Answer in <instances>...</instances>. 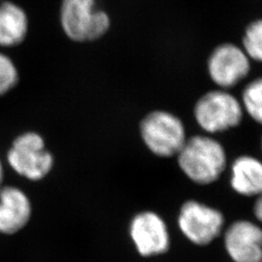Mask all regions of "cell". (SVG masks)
<instances>
[{
	"instance_id": "obj_1",
	"label": "cell",
	"mask_w": 262,
	"mask_h": 262,
	"mask_svg": "<svg viewBox=\"0 0 262 262\" xmlns=\"http://www.w3.org/2000/svg\"><path fill=\"white\" fill-rule=\"evenodd\" d=\"M176 157L181 171L191 182L201 186L215 183L227 165L225 147L208 135L187 138Z\"/></svg>"
},
{
	"instance_id": "obj_2",
	"label": "cell",
	"mask_w": 262,
	"mask_h": 262,
	"mask_svg": "<svg viewBox=\"0 0 262 262\" xmlns=\"http://www.w3.org/2000/svg\"><path fill=\"white\" fill-rule=\"evenodd\" d=\"M244 113L240 99L229 91L217 88L202 94L193 107L195 122L209 134L237 127L243 121Z\"/></svg>"
},
{
	"instance_id": "obj_3",
	"label": "cell",
	"mask_w": 262,
	"mask_h": 262,
	"mask_svg": "<svg viewBox=\"0 0 262 262\" xmlns=\"http://www.w3.org/2000/svg\"><path fill=\"white\" fill-rule=\"evenodd\" d=\"M140 134L150 152L165 159L177 156L187 139L184 122L165 110L149 113L141 122Z\"/></svg>"
},
{
	"instance_id": "obj_4",
	"label": "cell",
	"mask_w": 262,
	"mask_h": 262,
	"mask_svg": "<svg viewBox=\"0 0 262 262\" xmlns=\"http://www.w3.org/2000/svg\"><path fill=\"white\" fill-rule=\"evenodd\" d=\"M60 21L74 41H93L103 36L111 25L109 16L96 8L95 0H62Z\"/></svg>"
},
{
	"instance_id": "obj_5",
	"label": "cell",
	"mask_w": 262,
	"mask_h": 262,
	"mask_svg": "<svg viewBox=\"0 0 262 262\" xmlns=\"http://www.w3.org/2000/svg\"><path fill=\"white\" fill-rule=\"evenodd\" d=\"M206 68L210 80L217 89L229 91L250 75L252 60L241 45L224 42L211 51Z\"/></svg>"
},
{
	"instance_id": "obj_6",
	"label": "cell",
	"mask_w": 262,
	"mask_h": 262,
	"mask_svg": "<svg viewBox=\"0 0 262 262\" xmlns=\"http://www.w3.org/2000/svg\"><path fill=\"white\" fill-rule=\"evenodd\" d=\"M224 214L214 207L197 200H187L179 211L178 227L190 243L207 246L222 234Z\"/></svg>"
},
{
	"instance_id": "obj_7",
	"label": "cell",
	"mask_w": 262,
	"mask_h": 262,
	"mask_svg": "<svg viewBox=\"0 0 262 262\" xmlns=\"http://www.w3.org/2000/svg\"><path fill=\"white\" fill-rule=\"evenodd\" d=\"M7 160L19 175L31 181L45 178L54 165L52 154L46 150L43 138L35 132H27L16 138Z\"/></svg>"
},
{
	"instance_id": "obj_8",
	"label": "cell",
	"mask_w": 262,
	"mask_h": 262,
	"mask_svg": "<svg viewBox=\"0 0 262 262\" xmlns=\"http://www.w3.org/2000/svg\"><path fill=\"white\" fill-rule=\"evenodd\" d=\"M129 235L137 252L144 257L160 255L170 249L168 226L156 212L143 211L134 215Z\"/></svg>"
},
{
	"instance_id": "obj_9",
	"label": "cell",
	"mask_w": 262,
	"mask_h": 262,
	"mask_svg": "<svg viewBox=\"0 0 262 262\" xmlns=\"http://www.w3.org/2000/svg\"><path fill=\"white\" fill-rule=\"evenodd\" d=\"M224 245L234 262H262V227L251 221L239 220L224 232Z\"/></svg>"
},
{
	"instance_id": "obj_10",
	"label": "cell",
	"mask_w": 262,
	"mask_h": 262,
	"mask_svg": "<svg viewBox=\"0 0 262 262\" xmlns=\"http://www.w3.org/2000/svg\"><path fill=\"white\" fill-rule=\"evenodd\" d=\"M30 215L31 204L23 190L11 186L0 189V233H17L27 225Z\"/></svg>"
},
{
	"instance_id": "obj_11",
	"label": "cell",
	"mask_w": 262,
	"mask_h": 262,
	"mask_svg": "<svg viewBox=\"0 0 262 262\" xmlns=\"http://www.w3.org/2000/svg\"><path fill=\"white\" fill-rule=\"evenodd\" d=\"M230 187L242 196L261 195V160L249 155L236 158L230 166Z\"/></svg>"
},
{
	"instance_id": "obj_12",
	"label": "cell",
	"mask_w": 262,
	"mask_h": 262,
	"mask_svg": "<svg viewBox=\"0 0 262 262\" xmlns=\"http://www.w3.org/2000/svg\"><path fill=\"white\" fill-rule=\"evenodd\" d=\"M28 30V16L21 7L13 2L0 4V46L19 45L25 40Z\"/></svg>"
},
{
	"instance_id": "obj_13",
	"label": "cell",
	"mask_w": 262,
	"mask_h": 262,
	"mask_svg": "<svg viewBox=\"0 0 262 262\" xmlns=\"http://www.w3.org/2000/svg\"><path fill=\"white\" fill-rule=\"evenodd\" d=\"M240 101L244 112L262 125V76L254 78L244 86Z\"/></svg>"
},
{
	"instance_id": "obj_14",
	"label": "cell",
	"mask_w": 262,
	"mask_h": 262,
	"mask_svg": "<svg viewBox=\"0 0 262 262\" xmlns=\"http://www.w3.org/2000/svg\"><path fill=\"white\" fill-rule=\"evenodd\" d=\"M241 47L252 62L262 64V18L253 19L246 26Z\"/></svg>"
},
{
	"instance_id": "obj_15",
	"label": "cell",
	"mask_w": 262,
	"mask_h": 262,
	"mask_svg": "<svg viewBox=\"0 0 262 262\" xmlns=\"http://www.w3.org/2000/svg\"><path fill=\"white\" fill-rule=\"evenodd\" d=\"M19 80L17 67L9 56L0 53V95L7 94Z\"/></svg>"
},
{
	"instance_id": "obj_16",
	"label": "cell",
	"mask_w": 262,
	"mask_h": 262,
	"mask_svg": "<svg viewBox=\"0 0 262 262\" xmlns=\"http://www.w3.org/2000/svg\"><path fill=\"white\" fill-rule=\"evenodd\" d=\"M253 215L255 216L256 221L262 224V194L256 197L255 203L253 205Z\"/></svg>"
},
{
	"instance_id": "obj_17",
	"label": "cell",
	"mask_w": 262,
	"mask_h": 262,
	"mask_svg": "<svg viewBox=\"0 0 262 262\" xmlns=\"http://www.w3.org/2000/svg\"><path fill=\"white\" fill-rule=\"evenodd\" d=\"M2 180H3V167H2V162L0 160V185L2 183Z\"/></svg>"
},
{
	"instance_id": "obj_18",
	"label": "cell",
	"mask_w": 262,
	"mask_h": 262,
	"mask_svg": "<svg viewBox=\"0 0 262 262\" xmlns=\"http://www.w3.org/2000/svg\"><path fill=\"white\" fill-rule=\"evenodd\" d=\"M261 150H262V138H261Z\"/></svg>"
}]
</instances>
